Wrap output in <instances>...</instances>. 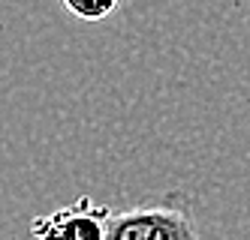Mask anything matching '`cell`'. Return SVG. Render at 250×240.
Wrapping results in <instances>:
<instances>
[{"mask_svg":"<svg viewBox=\"0 0 250 240\" xmlns=\"http://www.w3.org/2000/svg\"><path fill=\"white\" fill-rule=\"evenodd\" d=\"M105 216H109V207L91 204V198H82L73 207H61L48 216L33 219L30 231L37 240H103Z\"/></svg>","mask_w":250,"mask_h":240,"instance_id":"obj_2","label":"cell"},{"mask_svg":"<svg viewBox=\"0 0 250 240\" xmlns=\"http://www.w3.org/2000/svg\"><path fill=\"white\" fill-rule=\"evenodd\" d=\"M103 240H199V228L190 210L172 201H157L118 213L109 210Z\"/></svg>","mask_w":250,"mask_h":240,"instance_id":"obj_1","label":"cell"},{"mask_svg":"<svg viewBox=\"0 0 250 240\" xmlns=\"http://www.w3.org/2000/svg\"><path fill=\"white\" fill-rule=\"evenodd\" d=\"M61 3L69 15L82 18V21H103L121 6V0H61Z\"/></svg>","mask_w":250,"mask_h":240,"instance_id":"obj_3","label":"cell"}]
</instances>
